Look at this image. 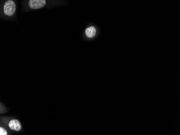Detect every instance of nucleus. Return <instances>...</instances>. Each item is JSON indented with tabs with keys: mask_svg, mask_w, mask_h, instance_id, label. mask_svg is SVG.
Returning a JSON list of instances; mask_svg holds the SVG:
<instances>
[{
	"mask_svg": "<svg viewBox=\"0 0 180 135\" xmlns=\"http://www.w3.org/2000/svg\"><path fill=\"white\" fill-rule=\"evenodd\" d=\"M85 34L88 38H93L96 34V29L94 26H90L86 29Z\"/></svg>",
	"mask_w": 180,
	"mask_h": 135,
	"instance_id": "obj_4",
	"label": "nucleus"
},
{
	"mask_svg": "<svg viewBox=\"0 0 180 135\" xmlns=\"http://www.w3.org/2000/svg\"><path fill=\"white\" fill-rule=\"evenodd\" d=\"M16 6L15 3L12 0H8L5 3L3 7V12L5 15L8 16H12L14 14L16 11Z\"/></svg>",
	"mask_w": 180,
	"mask_h": 135,
	"instance_id": "obj_1",
	"label": "nucleus"
},
{
	"mask_svg": "<svg viewBox=\"0 0 180 135\" xmlns=\"http://www.w3.org/2000/svg\"><path fill=\"white\" fill-rule=\"evenodd\" d=\"M8 131L6 128L3 127L2 126H0V135H7L8 134Z\"/></svg>",
	"mask_w": 180,
	"mask_h": 135,
	"instance_id": "obj_5",
	"label": "nucleus"
},
{
	"mask_svg": "<svg viewBox=\"0 0 180 135\" xmlns=\"http://www.w3.org/2000/svg\"><path fill=\"white\" fill-rule=\"evenodd\" d=\"M6 124L10 130L16 132L21 130L22 127L20 121L17 119H10L6 122Z\"/></svg>",
	"mask_w": 180,
	"mask_h": 135,
	"instance_id": "obj_2",
	"label": "nucleus"
},
{
	"mask_svg": "<svg viewBox=\"0 0 180 135\" xmlns=\"http://www.w3.org/2000/svg\"><path fill=\"white\" fill-rule=\"evenodd\" d=\"M46 4L45 0H30L29 5L31 9H37L45 6Z\"/></svg>",
	"mask_w": 180,
	"mask_h": 135,
	"instance_id": "obj_3",
	"label": "nucleus"
}]
</instances>
